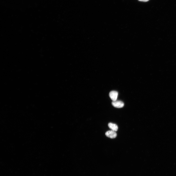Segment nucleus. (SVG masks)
<instances>
[{
  "mask_svg": "<svg viewBox=\"0 0 176 176\" xmlns=\"http://www.w3.org/2000/svg\"><path fill=\"white\" fill-rule=\"evenodd\" d=\"M112 105L114 107L120 108L124 106L123 102L120 100H116L113 101L112 102Z\"/></svg>",
  "mask_w": 176,
  "mask_h": 176,
  "instance_id": "1",
  "label": "nucleus"
},
{
  "mask_svg": "<svg viewBox=\"0 0 176 176\" xmlns=\"http://www.w3.org/2000/svg\"><path fill=\"white\" fill-rule=\"evenodd\" d=\"M118 94V92L115 91H111L109 93L110 97L113 101L117 100Z\"/></svg>",
  "mask_w": 176,
  "mask_h": 176,
  "instance_id": "2",
  "label": "nucleus"
},
{
  "mask_svg": "<svg viewBox=\"0 0 176 176\" xmlns=\"http://www.w3.org/2000/svg\"><path fill=\"white\" fill-rule=\"evenodd\" d=\"M105 134L107 137L111 138H116L117 135L115 132L111 130L107 131L105 133Z\"/></svg>",
  "mask_w": 176,
  "mask_h": 176,
  "instance_id": "3",
  "label": "nucleus"
},
{
  "mask_svg": "<svg viewBox=\"0 0 176 176\" xmlns=\"http://www.w3.org/2000/svg\"><path fill=\"white\" fill-rule=\"evenodd\" d=\"M108 126L111 130L116 132L118 130V127L116 124L112 123H109L108 124Z\"/></svg>",
  "mask_w": 176,
  "mask_h": 176,
  "instance_id": "4",
  "label": "nucleus"
},
{
  "mask_svg": "<svg viewBox=\"0 0 176 176\" xmlns=\"http://www.w3.org/2000/svg\"><path fill=\"white\" fill-rule=\"evenodd\" d=\"M139 1L146 2L148 1L149 0H138Z\"/></svg>",
  "mask_w": 176,
  "mask_h": 176,
  "instance_id": "5",
  "label": "nucleus"
}]
</instances>
